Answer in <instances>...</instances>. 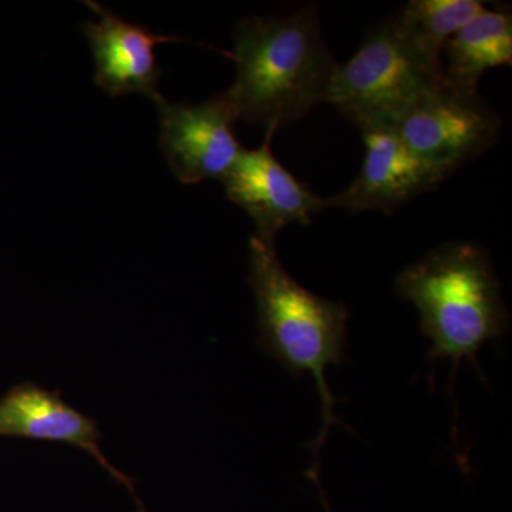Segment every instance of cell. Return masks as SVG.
Listing matches in <instances>:
<instances>
[{
    "mask_svg": "<svg viewBox=\"0 0 512 512\" xmlns=\"http://www.w3.org/2000/svg\"><path fill=\"white\" fill-rule=\"evenodd\" d=\"M443 79L450 89L478 93L485 72L512 64V13L510 8L478 13L443 49Z\"/></svg>",
    "mask_w": 512,
    "mask_h": 512,
    "instance_id": "8fae6325",
    "label": "cell"
},
{
    "mask_svg": "<svg viewBox=\"0 0 512 512\" xmlns=\"http://www.w3.org/2000/svg\"><path fill=\"white\" fill-rule=\"evenodd\" d=\"M160 146L177 180L185 185L222 180L244 147L235 136L234 111L224 94L200 104H156Z\"/></svg>",
    "mask_w": 512,
    "mask_h": 512,
    "instance_id": "8992f818",
    "label": "cell"
},
{
    "mask_svg": "<svg viewBox=\"0 0 512 512\" xmlns=\"http://www.w3.org/2000/svg\"><path fill=\"white\" fill-rule=\"evenodd\" d=\"M0 437L50 441L79 448L126 488L136 504V512H147L133 478L104 456L100 447L103 434L97 420L70 406L59 390L52 392L33 382L10 387L0 397Z\"/></svg>",
    "mask_w": 512,
    "mask_h": 512,
    "instance_id": "ba28073f",
    "label": "cell"
},
{
    "mask_svg": "<svg viewBox=\"0 0 512 512\" xmlns=\"http://www.w3.org/2000/svg\"><path fill=\"white\" fill-rule=\"evenodd\" d=\"M275 133L266 130L261 147L244 148L221 180L229 201L254 221L255 237L269 245L276 244L279 232L288 225L308 224L313 215L328 210L326 198L313 194L276 160L271 148Z\"/></svg>",
    "mask_w": 512,
    "mask_h": 512,
    "instance_id": "52a82bcc",
    "label": "cell"
},
{
    "mask_svg": "<svg viewBox=\"0 0 512 512\" xmlns=\"http://www.w3.org/2000/svg\"><path fill=\"white\" fill-rule=\"evenodd\" d=\"M485 5L480 0H412L400 19L427 55L443 62V49Z\"/></svg>",
    "mask_w": 512,
    "mask_h": 512,
    "instance_id": "7c38bea8",
    "label": "cell"
},
{
    "mask_svg": "<svg viewBox=\"0 0 512 512\" xmlns=\"http://www.w3.org/2000/svg\"><path fill=\"white\" fill-rule=\"evenodd\" d=\"M248 282L254 291L258 313V345L266 355L281 363L292 376L311 373L322 400L323 426L312 448V467L305 476L319 487V450L333 424H342L333 414L338 399L329 390L326 369L345 360L349 311L343 303L320 298L299 285L286 272L275 245L249 239Z\"/></svg>",
    "mask_w": 512,
    "mask_h": 512,
    "instance_id": "7a4b0ae2",
    "label": "cell"
},
{
    "mask_svg": "<svg viewBox=\"0 0 512 512\" xmlns=\"http://www.w3.org/2000/svg\"><path fill=\"white\" fill-rule=\"evenodd\" d=\"M362 133L366 148L362 170L349 187L326 198L328 208L393 211L446 180V175L420 160L396 130L379 128Z\"/></svg>",
    "mask_w": 512,
    "mask_h": 512,
    "instance_id": "9c48e42d",
    "label": "cell"
},
{
    "mask_svg": "<svg viewBox=\"0 0 512 512\" xmlns=\"http://www.w3.org/2000/svg\"><path fill=\"white\" fill-rule=\"evenodd\" d=\"M396 292L420 313L421 332L433 342L427 360L453 362L451 386L463 359L481 372L477 353L510 325L490 256L470 242L444 245L407 266Z\"/></svg>",
    "mask_w": 512,
    "mask_h": 512,
    "instance_id": "3957f363",
    "label": "cell"
},
{
    "mask_svg": "<svg viewBox=\"0 0 512 512\" xmlns=\"http://www.w3.org/2000/svg\"><path fill=\"white\" fill-rule=\"evenodd\" d=\"M443 86V62L424 52L397 13L369 32L348 62L338 64L326 103L360 131L394 130Z\"/></svg>",
    "mask_w": 512,
    "mask_h": 512,
    "instance_id": "277c9868",
    "label": "cell"
},
{
    "mask_svg": "<svg viewBox=\"0 0 512 512\" xmlns=\"http://www.w3.org/2000/svg\"><path fill=\"white\" fill-rule=\"evenodd\" d=\"M234 39L237 79L222 94L237 121L278 131L326 103L338 63L315 9L244 19Z\"/></svg>",
    "mask_w": 512,
    "mask_h": 512,
    "instance_id": "6da1fadb",
    "label": "cell"
},
{
    "mask_svg": "<svg viewBox=\"0 0 512 512\" xmlns=\"http://www.w3.org/2000/svg\"><path fill=\"white\" fill-rule=\"evenodd\" d=\"M394 130L420 160L448 177L497 143L501 119L478 93L457 92L444 84Z\"/></svg>",
    "mask_w": 512,
    "mask_h": 512,
    "instance_id": "5b68a950",
    "label": "cell"
},
{
    "mask_svg": "<svg viewBox=\"0 0 512 512\" xmlns=\"http://www.w3.org/2000/svg\"><path fill=\"white\" fill-rule=\"evenodd\" d=\"M86 5L99 15V22H86L83 33L92 47L96 73L94 83L111 97L138 93L160 103L158 90L164 70L157 62V45L177 42L175 37L154 35L147 28L126 22L99 2Z\"/></svg>",
    "mask_w": 512,
    "mask_h": 512,
    "instance_id": "30bf717a",
    "label": "cell"
}]
</instances>
